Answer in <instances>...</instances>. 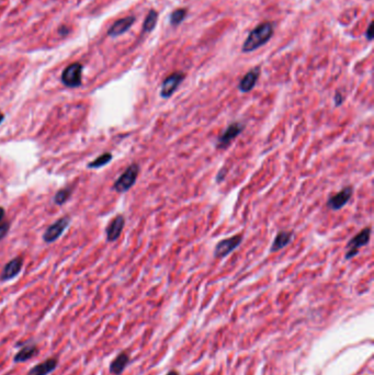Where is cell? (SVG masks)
I'll list each match as a JSON object with an SVG mask.
<instances>
[{"instance_id": "cell-15", "label": "cell", "mask_w": 374, "mask_h": 375, "mask_svg": "<svg viewBox=\"0 0 374 375\" xmlns=\"http://www.w3.org/2000/svg\"><path fill=\"white\" fill-rule=\"evenodd\" d=\"M294 234L292 232H287V231H281L277 234V236L274 239V243L271 245V252H276L283 249L284 247H287L291 240H292Z\"/></svg>"}, {"instance_id": "cell-4", "label": "cell", "mask_w": 374, "mask_h": 375, "mask_svg": "<svg viewBox=\"0 0 374 375\" xmlns=\"http://www.w3.org/2000/svg\"><path fill=\"white\" fill-rule=\"evenodd\" d=\"M82 65L80 63H73L68 65L62 74V82L66 87L77 88L82 81Z\"/></svg>"}, {"instance_id": "cell-5", "label": "cell", "mask_w": 374, "mask_h": 375, "mask_svg": "<svg viewBox=\"0 0 374 375\" xmlns=\"http://www.w3.org/2000/svg\"><path fill=\"white\" fill-rule=\"evenodd\" d=\"M243 241V236L242 235H235V236H232L230 238H225L219 241L218 245L215 246L214 253L213 256L214 258H225L226 256L230 255L234 250L236 249L237 247L240 246Z\"/></svg>"}, {"instance_id": "cell-7", "label": "cell", "mask_w": 374, "mask_h": 375, "mask_svg": "<svg viewBox=\"0 0 374 375\" xmlns=\"http://www.w3.org/2000/svg\"><path fill=\"white\" fill-rule=\"evenodd\" d=\"M244 124L240 122H233L227 126V129L222 133L221 136L218 139L217 147L218 149H225L231 145L234 139L237 138V136L244 131Z\"/></svg>"}, {"instance_id": "cell-22", "label": "cell", "mask_w": 374, "mask_h": 375, "mask_svg": "<svg viewBox=\"0 0 374 375\" xmlns=\"http://www.w3.org/2000/svg\"><path fill=\"white\" fill-rule=\"evenodd\" d=\"M9 228H10V223L7 221L3 222V223L0 224V240H3L6 236H7Z\"/></svg>"}, {"instance_id": "cell-3", "label": "cell", "mask_w": 374, "mask_h": 375, "mask_svg": "<svg viewBox=\"0 0 374 375\" xmlns=\"http://www.w3.org/2000/svg\"><path fill=\"white\" fill-rule=\"evenodd\" d=\"M370 237H371V228L370 227L363 228L362 231H361L358 235H356L354 237H352L349 243H348L345 258L347 260H349L353 258L354 256H357L360 248L369 244Z\"/></svg>"}, {"instance_id": "cell-17", "label": "cell", "mask_w": 374, "mask_h": 375, "mask_svg": "<svg viewBox=\"0 0 374 375\" xmlns=\"http://www.w3.org/2000/svg\"><path fill=\"white\" fill-rule=\"evenodd\" d=\"M36 353H37V348L35 345H27L15 355L14 361L16 362V363H21V362H25L30 359H32Z\"/></svg>"}, {"instance_id": "cell-1", "label": "cell", "mask_w": 374, "mask_h": 375, "mask_svg": "<svg viewBox=\"0 0 374 375\" xmlns=\"http://www.w3.org/2000/svg\"><path fill=\"white\" fill-rule=\"evenodd\" d=\"M275 32V27L274 23L269 21L262 22L253 29L251 32L247 36V39L244 43L242 47V50L244 53H250L256 50L260 46H263L267 43Z\"/></svg>"}, {"instance_id": "cell-24", "label": "cell", "mask_w": 374, "mask_h": 375, "mask_svg": "<svg viewBox=\"0 0 374 375\" xmlns=\"http://www.w3.org/2000/svg\"><path fill=\"white\" fill-rule=\"evenodd\" d=\"M372 31H373V23L371 22L369 24V27H367V30H366V32H365V37L367 39V41H372L373 40V32H372Z\"/></svg>"}, {"instance_id": "cell-21", "label": "cell", "mask_w": 374, "mask_h": 375, "mask_svg": "<svg viewBox=\"0 0 374 375\" xmlns=\"http://www.w3.org/2000/svg\"><path fill=\"white\" fill-rule=\"evenodd\" d=\"M72 195V189L71 188H65L62 189L60 191H57V193L54 196V202L57 205H63L64 203H66L69 198Z\"/></svg>"}, {"instance_id": "cell-26", "label": "cell", "mask_w": 374, "mask_h": 375, "mask_svg": "<svg viewBox=\"0 0 374 375\" xmlns=\"http://www.w3.org/2000/svg\"><path fill=\"white\" fill-rule=\"evenodd\" d=\"M68 32H69V29L67 27H65V25H63V27H61L59 29V33L62 34V35H66V34H68Z\"/></svg>"}, {"instance_id": "cell-19", "label": "cell", "mask_w": 374, "mask_h": 375, "mask_svg": "<svg viewBox=\"0 0 374 375\" xmlns=\"http://www.w3.org/2000/svg\"><path fill=\"white\" fill-rule=\"evenodd\" d=\"M187 14H188V10L187 9H183V8L177 9L174 12H171L170 19H169L170 25H174V27H177V25H179L186 19Z\"/></svg>"}, {"instance_id": "cell-9", "label": "cell", "mask_w": 374, "mask_h": 375, "mask_svg": "<svg viewBox=\"0 0 374 375\" xmlns=\"http://www.w3.org/2000/svg\"><path fill=\"white\" fill-rule=\"evenodd\" d=\"M353 194V189L352 187H346L342 189L341 191L332 195L331 198L327 200V206L333 209V211H339L344 207Z\"/></svg>"}, {"instance_id": "cell-16", "label": "cell", "mask_w": 374, "mask_h": 375, "mask_svg": "<svg viewBox=\"0 0 374 375\" xmlns=\"http://www.w3.org/2000/svg\"><path fill=\"white\" fill-rule=\"evenodd\" d=\"M129 362H130V357L128 353L126 352L120 353L118 357L111 362L110 372L113 375H120L124 371V368L126 367V365L129 364Z\"/></svg>"}, {"instance_id": "cell-10", "label": "cell", "mask_w": 374, "mask_h": 375, "mask_svg": "<svg viewBox=\"0 0 374 375\" xmlns=\"http://www.w3.org/2000/svg\"><path fill=\"white\" fill-rule=\"evenodd\" d=\"M125 225V219L123 215H118L114 218L109 225H108L105 233H106V239L108 241H116L118 238L121 236L122 231Z\"/></svg>"}, {"instance_id": "cell-23", "label": "cell", "mask_w": 374, "mask_h": 375, "mask_svg": "<svg viewBox=\"0 0 374 375\" xmlns=\"http://www.w3.org/2000/svg\"><path fill=\"white\" fill-rule=\"evenodd\" d=\"M345 100V97L342 96V93L340 91H337L335 94V105L336 106H339L342 104V102H344Z\"/></svg>"}, {"instance_id": "cell-13", "label": "cell", "mask_w": 374, "mask_h": 375, "mask_svg": "<svg viewBox=\"0 0 374 375\" xmlns=\"http://www.w3.org/2000/svg\"><path fill=\"white\" fill-rule=\"evenodd\" d=\"M135 17L134 16H129L122 19H119L118 21L112 24V27L108 31V34L110 36H119L125 33L126 31H129L131 27L135 22Z\"/></svg>"}, {"instance_id": "cell-29", "label": "cell", "mask_w": 374, "mask_h": 375, "mask_svg": "<svg viewBox=\"0 0 374 375\" xmlns=\"http://www.w3.org/2000/svg\"><path fill=\"white\" fill-rule=\"evenodd\" d=\"M167 375H178V373H177L176 371H171V372H169Z\"/></svg>"}, {"instance_id": "cell-6", "label": "cell", "mask_w": 374, "mask_h": 375, "mask_svg": "<svg viewBox=\"0 0 374 375\" xmlns=\"http://www.w3.org/2000/svg\"><path fill=\"white\" fill-rule=\"evenodd\" d=\"M186 75L181 72H176L169 75L168 77L163 81L161 88V97L164 99H169L179 88L181 82L185 80Z\"/></svg>"}, {"instance_id": "cell-11", "label": "cell", "mask_w": 374, "mask_h": 375, "mask_svg": "<svg viewBox=\"0 0 374 375\" xmlns=\"http://www.w3.org/2000/svg\"><path fill=\"white\" fill-rule=\"evenodd\" d=\"M23 266V259L21 257H17L15 259L10 260V261L4 266V270L0 275V280L2 281H9V280L16 278L19 273H20Z\"/></svg>"}, {"instance_id": "cell-18", "label": "cell", "mask_w": 374, "mask_h": 375, "mask_svg": "<svg viewBox=\"0 0 374 375\" xmlns=\"http://www.w3.org/2000/svg\"><path fill=\"white\" fill-rule=\"evenodd\" d=\"M157 21H158V12L154 9H151L148 12V15L146 16V18H145V20H144L143 33L151 32V31L155 29Z\"/></svg>"}, {"instance_id": "cell-28", "label": "cell", "mask_w": 374, "mask_h": 375, "mask_svg": "<svg viewBox=\"0 0 374 375\" xmlns=\"http://www.w3.org/2000/svg\"><path fill=\"white\" fill-rule=\"evenodd\" d=\"M4 119H5L4 113H2V112H0V123H2V122H3V121H4Z\"/></svg>"}, {"instance_id": "cell-12", "label": "cell", "mask_w": 374, "mask_h": 375, "mask_svg": "<svg viewBox=\"0 0 374 375\" xmlns=\"http://www.w3.org/2000/svg\"><path fill=\"white\" fill-rule=\"evenodd\" d=\"M259 76H260V67L252 68L251 71L247 73L242 78V80L239 81V84H238L239 91L245 92V93L251 91L257 84Z\"/></svg>"}, {"instance_id": "cell-2", "label": "cell", "mask_w": 374, "mask_h": 375, "mask_svg": "<svg viewBox=\"0 0 374 375\" xmlns=\"http://www.w3.org/2000/svg\"><path fill=\"white\" fill-rule=\"evenodd\" d=\"M139 174V166L137 164H132L125 169L124 173L114 182L113 190L119 193H124L134 186Z\"/></svg>"}, {"instance_id": "cell-8", "label": "cell", "mask_w": 374, "mask_h": 375, "mask_svg": "<svg viewBox=\"0 0 374 375\" xmlns=\"http://www.w3.org/2000/svg\"><path fill=\"white\" fill-rule=\"evenodd\" d=\"M69 223H71V219H69V216H64V218L57 220L55 223L48 226L45 233L43 234V240L47 244L54 243V241L59 238L63 233H64V231L68 227Z\"/></svg>"}, {"instance_id": "cell-27", "label": "cell", "mask_w": 374, "mask_h": 375, "mask_svg": "<svg viewBox=\"0 0 374 375\" xmlns=\"http://www.w3.org/2000/svg\"><path fill=\"white\" fill-rule=\"evenodd\" d=\"M5 218V208L0 206V222H2Z\"/></svg>"}, {"instance_id": "cell-25", "label": "cell", "mask_w": 374, "mask_h": 375, "mask_svg": "<svg viewBox=\"0 0 374 375\" xmlns=\"http://www.w3.org/2000/svg\"><path fill=\"white\" fill-rule=\"evenodd\" d=\"M226 173H227V170L224 169V168H223V169H221V170L219 171V175L217 176V180H218V182H222V181L224 180V178H225Z\"/></svg>"}, {"instance_id": "cell-20", "label": "cell", "mask_w": 374, "mask_h": 375, "mask_svg": "<svg viewBox=\"0 0 374 375\" xmlns=\"http://www.w3.org/2000/svg\"><path fill=\"white\" fill-rule=\"evenodd\" d=\"M111 159H112V155L110 154V152H104V154L99 156L93 162H91L89 165H88V168L97 169L100 167H103L106 164H109Z\"/></svg>"}, {"instance_id": "cell-14", "label": "cell", "mask_w": 374, "mask_h": 375, "mask_svg": "<svg viewBox=\"0 0 374 375\" xmlns=\"http://www.w3.org/2000/svg\"><path fill=\"white\" fill-rule=\"evenodd\" d=\"M57 365H59V359L49 358L46 361H43L41 363L33 366L27 375H48L55 370Z\"/></svg>"}]
</instances>
